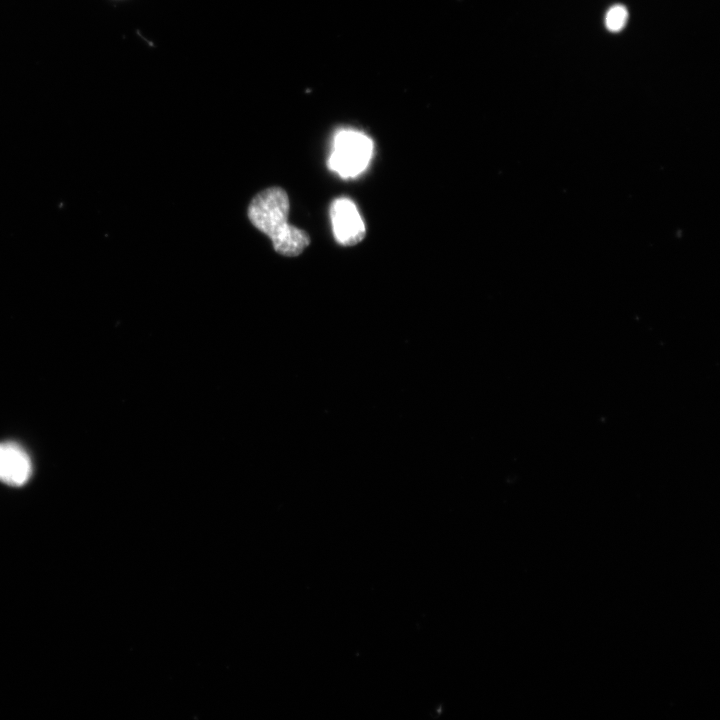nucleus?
<instances>
[{"instance_id":"nucleus-1","label":"nucleus","mask_w":720,"mask_h":720,"mask_svg":"<svg viewBox=\"0 0 720 720\" xmlns=\"http://www.w3.org/2000/svg\"><path fill=\"white\" fill-rule=\"evenodd\" d=\"M289 198L280 187L256 194L248 206V218L273 243L274 250L288 257L300 255L310 244L308 233L288 222Z\"/></svg>"},{"instance_id":"nucleus-2","label":"nucleus","mask_w":720,"mask_h":720,"mask_svg":"<svg viewBox=\"0 0 720 720\" xmlns=\"http://www.w3.org/2000/svg\"><path fill=\"white\" fill-rule=\"evenodd\" d=\"M373 153V142L364 133L344 129L333 140L328 159L329 168L342 178L356 177L368 166Z\"/></svg>"},{"instance_id":"nucleus-3","label":"nucleus","mask_w":720,"mask_h":720,"mask_svg":"<svg viewBox=\"0 0 720 720\" xmlns=\"http://www.w3.org/2000/svg\"><path fill=\"white\" fill-rule=\"evenodd\" d=\"M330 218L336 241L342 246H354L366 235L365 223L354 202L338 198L330 206Z\"/></svg>"},{"instance_id":"nucleus-4","label":"nucleus","mask_w":720,"mask_h":720,"mask_svg":"<svg viewBox=\"0 0 720 720\" xmlns=\"http://www.w3.org/2000/svg\"><path fill=\"white\" fill-rule=\"evenodd\" d=\"M32 474L27 452L15 442L0 443V481L13 487L23 486Z\"/></svg>"},{"instance_id":"nucleus-5","label":"nucleus","mask_w":720,"mask_h":720,"mask_svg":"<svg viewBox=\"0 0 720 720\" xmlns=\"http://www.w3.org/2000/svg\"><path fill=\"white\" fill-rule=\"evenodd\" d=\"M627 18V9L622 5H614L606 13L605 25L611 32H618L624 28Z\"/></svg>"}]
</instances>
